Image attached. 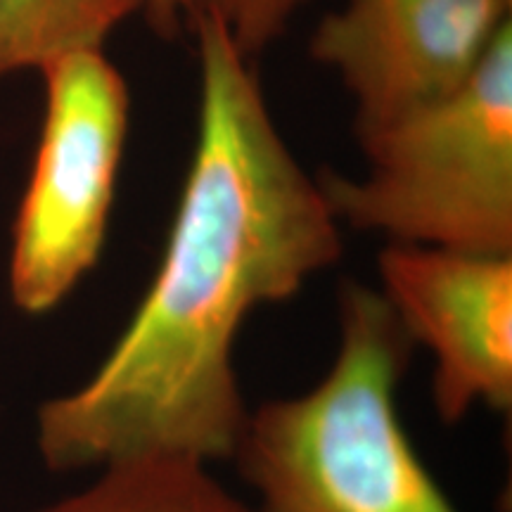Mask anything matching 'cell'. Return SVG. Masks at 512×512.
<instances>
[{
  "instance_id": "obj_3",
  "label": "cell",
  "mask_w": 512,
  "mask_h": 512,
  "mask_svg": "<svg viewBox=\"0 0 512 512\" xmlns=\"http://www.w3.org/2000/svg\"><path fill=\"white\" fill-rule=\"evenodd\" d=\"M368 174H325L339 223L401 245L512 256V24L451 98L356 131Z\"/></svg>"
},
{
  "instance_id": "obj_9",
  "label": "cell",
  "mask_w": 512,
  "mask_h": 512,
  "mask_svg": "<svg viewBox=\"0 0 512 512\" xmlns=\"http://www.w3.org/2000/svg\"><path fill=\"white\" fill-rule=\"evenodd\" d=\"M302 3L304 0H195L192 15L207 12L219 19L242 55L252 57L283 34L287 19Z\"/></svg>"
},
{
  "instance_id": "obj_10",
  "label": "cell",
  "mask_w": 512,
  "mask_h": 512,
  "mask_svg": "<svg viewBox=\"0 0 512 512\" xmlns=\"http://www.w3.org/2000/svg\"><path fill=\"white\" fill-rule=\"evenodd\" d=\"M195 0H140V12L162 36L174 34L183 19L192 17Z\"/></svg>"
},
{
  "instance_id": "obj_4",
  "label": "cell",
  "mask_w": 512,
  "mask_h": 512,
  "mask_svg": "<svg viewBox=\"0 0 512 512\" xmlns=\"http://www.w3.org/2000/svg\"><path fill=\"white\" fill-rule=\"evenodd\" d=\"M46 117L12 228L10 292L31 316L53 311L98 264L128 133V88L102 48L43 64Z\"/></svg>"
},
{
  "instance_id": "obj_6",
  "label": "cell",
  "mask_w": 512,
  "mask_h": 512,
  "mask_svg": "<svg viewBox=\"0 0 512 512\" xmlns=\"http://www.w3.org/2000/svg\"><path fill=\"white\" fill-rule=\"evenodd\" d=\"M380 294L411 342L432 349L439 418L475 403L512 406V256L401 245L382 249Z\"/></svg>"
},
{
  "instance_id": "obj_1",
  "label": "cell",
  "mask_w": 512,
  "mask_h": 512,
  "mask_svg": "<svg viewBox=\"0 0 512 512\" xmlns=\"http://www.w3.org/2000/svg\"><path fill=\"white\" fill-rule=\"evenodd\" d=\"M190 22L200 117L169 242L95 375L43 403L38 446L50 470L233 458L247 420L233 366L242 323L342 254L339 221L275 128L249 57L216 17L197 12Z\"/></svg>"
},
{
  "instance_id": "obj_7",
  "label": "cell",
  "mask_w": 512,
  "mask_h": 512,
  "mask_svg": "<svg viewBox=\"0 0 512 512\" xmlns=\"http://www.w3.org/2000/svg\"><path fill=\"white\" fill-rule=\"evenodd\" d=\"M102 467L93 486L41 512H254L200 460L136 456Z\"/></svg>"
},
{
  "instance_id": "obj_5",
  "label": "cell",
  "mask_w": 512,
  "mask_h": 512,
  "mask_svg": "<svg viewBox=\"0 0 512 512\" xmlns=\"http://www.w3.org/2000/svg\"><path fill=\"white\" fill-rule=\"evenodd\" d=\"M512 0H347L311 38L356 100V131L451 98L475 76Z\"/></svg>"
},
{
  "instance_id": "obj_11",
  "label": "cell",
  "mask_w": 512,
  "mask_h": 512,
  "mask_svg": "<svg viewBox=\"0 0 512 512\" xmlns=\"http://www.w3.org/2000/svg\"><path fill=\"white\" fill-rule=\"evenodd\" d=\"M3 3H5V0H0V15H3ZM0 76H5V72H3V62H0Z\"/></svg>"
},
{
  "instance_id": "obj_8",
  "label": "cell",
  "mask_w": 512,
  "mask_h": 512,
  "mask_svg": "<svg viewBox=\"0 0 512 512\" xmlns=\"http://www.w3.org/2000/svg\"><path fill=\"white\" fill-rule=\"evenodd\" d=\"M133 12H140V0H5L3 72L41 69L57 55L102 48L110 31Z\"/></svg>"
},
{
  "instance_id": "obj_2",
  "label": "cell",
  "mask_w": 512,
  "mask_h": 512,
  "mask_svg": "<svg viewBox=\"0 0 512 512\" xmlns=\"http://www.w3.org/2000/svg\"><path fill=\"white\" fill-rule=\"evenodd\" d=\"M339 351L311 392L247 411L233 458L254 512H458L403 432L413 342L377 290L344 283Z\"/></svg>"
}]
</instances>
